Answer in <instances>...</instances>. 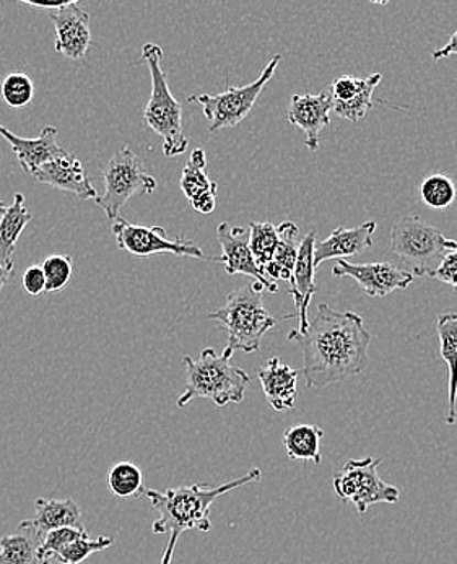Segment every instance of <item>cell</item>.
<instances>
[{
	"label": "cell",
	"instance_id": "3957f363",
	"mask_svg": "<svg viewBox=\"0 0 457 564\" xmlns=\"http://www.w3.org/2000/svg\"><path fill=\"white\" fill-rule=\"evenodd\" d=\"M262 292L261 283H251L231 292L225 306L209 314V319L227 334L228 344L221 355L230 360L237 350L258 351L264 335L278 326V319L262 304Z\"/></svg>",
	"mask_w": 457,
	"mask_h": 564
},
{
	"label": "cell",
	"instance_id": "4fadbf2b",
	"mask_svg": "<svg viewBox=\"0 0 457 564\" xmlns=\"http://www.w3.org/2000/svg\"><path fill=\"white\" fill-rule=\"evenodd\" d=\"M56 29V51L67 59L78 61L88 53L91 44L90 15L77 0L61 3L47 10Z\"/></svg>",
	"mask_w": 457,
	"mask_h": 564
},
{
	"label": "cell",
	"instance_id": "d6986e66",
	"mask_svg": "<svg viewBox=\"0 0 457 564\" xmlns=\"http://www.w3.org/2000/svg\"><path fill=\"white\" fill-rule=\"evenodd\" d=\"M377 221H364L357 228H336L324 241L315 246V267L330 259H347L361 254L373 246Z\"/></svg>",
	"mask_w": 457,
	"mask_h": 564
},
{
	"label": "cell",
	"instance_id": "1f68e13d",
	"mask_svg": "<svg viewBox=\"0 0 457 564\" xmlns=\"http://www.w3.org/2000/svg\"><path fill=\"white\" fill-rule=\"evenodd\" d=\"M0 95L9 108H26L35 98V85L32 78L23 72H12L3 78Z\"/></svg>",
	"mask_w": 457,
	"mask_h": 564
},
{
	"label": "cell",
	"instance_id": "9a60e30c",
	"mask_svg": "<svg viewBox=\"0 0 457 564\" xmlns=\"http://www.w3.org/2000/svg\"><path fill=\"white\" fill-rule=\"evenodd\" d=\"M330 111H333V97L329 90L317 95H293L290 101L286 119L290 124L296 126L306 133V147L312 152L319 149L320 131L330 124Z\"/></svg>",
	"mask_w": 457,
	"mask_h": 564
},
{
	"label": "cell",
	"instance_id": "52a82bcc",
	"mask_svg": "<svg viewBox=\"0 0 457 564\" xmlns=\"http://www.w3.org/2000/svg\"><path fill=\"white\" fill-rule=\"evenodd\" d=\"M105 193L98 196L97 204L104 208L108 220L119 218V212L135 194H153L156 180L145 173L142 160L129 147H122L104 166Z\"/></svg>",
	"mask_w": 457,
	"mask_h": 564
},
{
	"label": "cell",
	"instance_id": "4316f807",
	"mask_svg": "<svg viewBox=\"0 0 457 564\" xmlns=\"http://www.w3.org/2000/svg\"><path fill=\"white\" fill-rule=\"evenodd\" d=\"M108 488L118 498H138L143 495V474L138 464L118 463L108 471Z\"/></svg>",
	"mask_w": 457,
	"mask_h": 564
},
{
	"label": "cell",
	"instance_id": "7c38bea8",
	"mask_svg": "<svg viewBox=\"0 0 457 564\" xmlns=\"http://www.w3.org/2000/svg\"><path fill=\"white\" fill-rule=\"evenodd\" d=\"M217 239L221 246V256L215 258V262L224 264L228 275L241 273V275L252 276L268 292H279L278 283L265 279L264 273L255 264L251 248H249V230L247 228L231 227L227 221H221L217 227Z\"/></svg>",
	"mask_w": 457,
	"mask_h": 564
},
{
	"label": "cell",
	"instance_id": "d4e9b609",
	"mask_svg": "<svg viewBox=\"0 0 457 564\" xmlns=\"http://www.w3.org/2000/svg\"><path fill=\"white\" fill-rule=\"evenodd\" d=\"M32 218V212L25 207V196L22 193H17L13 204L7 207L6 214L0 220V265L13 269L12 259L15 254L17 242Z\"/></svg>",
	"mask_w": 457,
	"mask_h": 564
},
{
	"label": "cell",
	"instance_id": "ba28073f",
	"mask_svg": "<svg viewBox=\"0 0 457 564\" xmlns=\"http://www.w3.org/2000/svg\"><path fill=\"white\" fill-rule=\"evenodd\" d=\"M383 459L364 457V459H350L334 475V491L344 502H350L358 514H364L368 508L380 502L395 505L401 498V490L389 485L378 474Z\"/></svg>",
	"mask_w": 457,
	"mask_h": 564
},
{
	"label": "cell",
	"instance_id": "6da1fadb",
	"mask_svg": "<svg viewBox=\"0 0 457 564\" xmlns=\"http://www.w3.org/2000/svg\"><path fill=\"white\" fill-rule=\"evenodd\" d=\"M289 340L302 348V375L308 389L319 391L367 369L371 334L363 317L352 311H337L320 303L305 333L292 330Z\"/></svg>",
	"mask_w": 457,
	"mask_h": 564
},
{
	"label": "cell",
	"instance_id": "74e56055",
	"mask_svg": "<svg viewBox=\"0 0 457 564\" xmlns=\"http://www.w3.org/2000/svg\"><path fill=\"white\" fill-rule=\"evenodd\" d=\"M13 269H9V267L0 265V290L7 285L9 282L10 275H12Z\"/></svg>",
	"mask_w": 457,
	"mask_h": 564
},
{
	"label": "cell",
	"instance_id": "ffe728a7",
	"mask_svg": "<svg viewBox=\"0 0 457 564\" xmlns=\"http://www.w3.org/2000/svg\"><path fill=\"white\" fill-rule=\"evenodd\" d=\"M298 376L300 371L282 364L279 358H271L264 368L259 369L262 391L275 412H286L295 406Z\"/></svg>",
	"mask_w": 457,
	"mask_h": 564
},
{
	"label": "cell",
	"instance_id": "ac0fdd59",
	"mask_svg": "<svg viewBox=\"0 0 457 564\" xmlns=\"http://www.w3.org/2000/svg\"><path fill=\"white\" fill-rule=\"evenodd\" d=\"M207 156L203 149L191 153L189 162L183 167L181 174V191L189 202L193 210L209 215L217 205V183L207 174Z\"/></svg>",
	"mask_w": 457,
	"mask_h": 564
},
{
	"label": "cell",
	"instance_id": "f35d334b",
	"mask_svg": "<svg viewBox=\"0 0 457 564\" xmlns=\"http://www.w3.org/2000/svg\"><path fill=\"white\" fill-rule=\"evenodd\" d=\"M7 207H9V205H7L6 202L0 200V220H2L3 214H6Z\"/></svg>",
	"mask_w": 457,
	"mask_h": 564
},
{
	"label": "cell",
	"instance_id": "83f0119b",
	"mask_svg": "<svg viewBox=\"0 0 457 564\" xmlns=\"http://www.w3.org/2000/svg\"><path fill=\"white\" fill-rule=\"evenodd\" d=\"M278 245V227H274L271 221H251V225H249V248H251L252 258H254L255 264L262 273H264L269 262L272 261Z\"/></svg>",
	"mask_w": 457,
	"mask_h": 564
},
{
	"label": "cell",
	"instance_id": "44dd1931",
	"mask_svg": "<svg viewBox=\"0 0 457 564\" xmlns=\"http://www.w3.org/2000/svg\"><path fill=\"white\" fill-rule=\"evenodd\" d=\"M35 511V519L30 521L41 536L57 529H84L81 509L74 499L37 498Z\"/></svg>",
	"mask_w": 457,
	"mask_h": 564
},
{
	"label": "cell",
	"instance_id": "30bf717a",
	"mask_svg": "<svg viewBox=\"0 0 457 564\" xmlns=\"http://www.w3.org/2000/svg\"><path fill=\"white\" fill-rule=\"evenodd\" d=\"M111 231L118 248L138 258H149V256L166 252L179 258L209 259L196 242L184 236L168 238L165 228L162 227H143V225L131 224L124 218H118L112 221Z\"/></svg>",
	"mask_w": 457,
	"mask_h": 564
},
{
	"label": "cell",
	"instance_id": "f546056e",
	"mask_svg": "<svg viewBox=\"0 0 457 564\" xmlns=\"http://www.w3.org/2000/svg\"><path fill=\"white\" fill-rule=\"evenodd\" d=\"M457 189L455 181L445 174H432L422 181L421 199L435 210H445L456 200Z\"/></svg>",
	"mask_w": 457,
	"mask_h": 564
},
{
	"label": "cell",
	"instance_id": "ab89813d",
	"mask_svg": "<svg viewBox=\"0 0 457 564\" xmlns=\"http://www.w3.org/2000/svg\"><path fill=\"white\" fill-rule=\"evenodd\" d=\"M40 564H56V563L47 562V560H46V562H41Z\"/></svg>",
	"mask_w": 457,
	"mask_h": 564
},
{
	"label": "cell",
	"instance_id": "d6a6232c",
	"mask_svg": "<svg viewBox=\"0 0 457 564\" xmlns=\"http://www.w3.org/2000/svg\"><path fill=\"white\" fill-rule=\"evenodd\" d=\"M41 269H43L44 279H46L47 293L63 292L69 285L72 272H74L70 256L64 254H53L44 259Z\"/></svg>",
	"mask_w": 457,
	"mask_h": 564
},
{
	"label": "cell",
	"instance_id": "e575fe53",
	"mask_svg": "<svg viewBox=\"0 0 457 564\" xmlns=\"http://www.w3.org/2000/svg\"><path fill=\"white\" fill-rule=\"evenodd\" d=\"M23 290L30 296H40L41 293L46 292V279H44L43 269L41 265H32L23 272L22 276Z\"/></svg>",
	"mask_w": 457,
	"mask_h": 564
},
{
	"label": "cell",
	"instance_id": "8fae6325",
	"mask_svg": "<svg viewBox=\"0 0 457 564\" xmlns=\"http://www.w3.org/2000/svg\"><path fill=\"white\" fill-rule=\"evenodd\" d=\"M336 279L350 276L370 299H384L395 290H405L415 276L409 270L399 269L391 262H370V264H352L339 259L333 267Z\"/></svg>",
	"mask_w": 457,
	"mask_h": 564
},
{
	"label": "cell",
	"instance_id": "7a4b0ae2",
	"mask_svg": "<svg viewBox=\"0 0 457 564\" xmlns=\"http://www.w3.org/2000/svg\"><path fill=\"white\" fill-rule=\"evenodd\" d=\"M261 478V468L254 467L243 477L218 485V487L196 484L170 488L166 491L146 490L145 488L143 495L159 512V519L153 522L152 531L156 535L168 536L162 564H172L177 540L184 532L193 531V529L203 533L211 531L210 508L218 498L238 490L244 485L258 484Z\"/></svg>",
	"mask_w": 457,
	"mask_h": 564
},
{
	"label": "cell",
	"instance_id": "5bb4252c",
	"mask_svg": "<svg viewBox=\"0 0 457 564\" xmlns=\"http://www.w3.org/2000/svg\"><path fill=\"white\" fill-rule=\"evenodd\" d=\"M315 246L316 230L309 231L300 245L298 259H296L295 269H293L292 280H290L289 293L295 301L296 314L283 317V319L300 321L298 333H305L308 327V307L313 295L317 292L315 275Z\"/></svg>",
	"mask_w": 457,
	"mask_h": 564
},
{
	"label": "cell",
	"instance_id": "4dcf8cb0",
	"mask_svg": "<svg viewBox=\"0 0 457 564\" xmlns=\"http://www.w3.org/2000/svg\"><path fill=\"white\" fill-rule=\"evenodd\" d=\"M115 543L111 536L101 535L98 539H90V535H84L81 539L75 540L69 545L56 553L53 558L47 562L56 564H80L94 553L105 552Z\"/></svg>",
	"mask_w": 457,
	"mask_h": 564
},
{
	"label": "cell",
	"instance_id": "484cf974",
	"mask_svg": "<svg viewBox=\"0 0 457 564\" xmlns=\"http://www.w3.org/2000/svg\"><path fill=\"white\" fill-rule=\"evenodd\" d=\"M324 432L320 426L300 423L290 426L283 433L282 443L285 447L286 457L290 460H305V463L320 464V441Z\"/></svg>",
	"mask_w": 457,
	"mask_h": 564
},
{
	"label": "cell",
	"instance_id": "f1b7e54d",
	"mask_svg": "<svg viewBox=\"0 0 457 564\" xmlns=\"http://www.w3.org/2000/svg\"><path fill=\"white\" fill-rule=\"evenodd\" d=\"M381 78H383L381 74H371L361 78L360 90L357 91L352 100L342 102V105H333V111L347 121H361L373 106V94L378 85L381 84Z\"/></svg>",
	"mask_w": 457,
	"mask_h": 564
},
{
	"label": "cell",
	"instance_id": "277c9868",
	"mask_svg": "<svg viewBox=\"0 0 457 564\" xmlns=\"http://www.w3.org/2000/svg\"><path fill=\"white\" fill-rule=\"evenodd\" d=\"M186 389L177 399L179 409L196 399H209L217 406L241 403L247 398L251 376L244 369L230 364V358L218 355L214 348H206L199 360L184 357Z\"/></svg>",
	"mask_w": 457,
	"mask_h": 564
},
{
	"label": "cell",
	"instance_id": "2e32d148",
	"mask_svg": "<svg viewBox=\"0 0 457 564\" xmlns=\"http://www.w3.org/2000/svg\"><path fill=\"white\" fill-rule=\"evenodd\" d=\"M33 177L41 184H47L54 189L66 191L81 200L97 199L98 197L97 189L91 184L90 177L87 176V171L80 160L70 153L44 163L33 174Z\"/></svg>",
	"mask_w": 457,
	"mask_h": 564
},
{
	"label": "cell",
	"instance_id": "5b68a950",
	"mask_svg": "<svg viewBox=\"0 0 457 564\" xmlns=\"http://www.w3.org/2000/svg\"><path fill=\"white\" fill-rule=\"evenodd\" d=\"M162 59L163 50L159 44H143L142 61L149 66L152 77V95L146 102L143 119L153 132L162 137L165 156L173 159L187 152L189 140L183 128V106L170 90Z\"/></svg>",
	"mask_w": 457,
	"mask_h": 564
},
{
	"label": "cell",
	"instance_id": "836d02e7",
	"mask_svg": "<svg viewBox=\"0 0 457 564\" xmlns=\"http://www.w3.org/2000/svg\"><path fill=\"white\" fill-rule=\"evenodd\" d=\"M87 533L85 528H64L46 533V535L43 536V542H41L40 563L53 558L64 546L69 545V543L75 542V540L81 539V536L87 535Z\"/></svg>",
	"mask_w": 457,
	"mask_h": 564
},
{
	"label": "cell",
	"instance_id": "603a6c76",
	"mask_svg": "<svg viewBox=\"0 0 457 564\" xmlns=\"http://www.w3.org/2000/svg\"><path fill=\"white\" fill-rule=\"evenodd\" d=\"M43 536L25 519L10 535L0 539V564H40V549Z\"/></svg>",
	"mask_w": 457,
	"mask_h": 564
},
{
	"label": "cell",
	"instance_id": "d590c367",
	"mask_svg": "<svg viewBox=\"0 0 457 564\" xmlns=\"http://www.w3.org/2000/svg\"><path fill=\"white\" fill-rule=\"evenodd\" d=\"M435 279L439 282L448 283L457 292V249L449 252L445 259H443L442 265L436 270Z\"/></svg>",
	"mask_w": 457,
	"mask_h": 564
},
{
	"label": "cell",
	"instance_id": "8d00e7d4",
	"mask_svg": "<svg viewBox=\"0 0 457 564\" xmlns=\"http://www.w3.org/2000/svg\"><path fill=\"white\" fill-rule=\"evenodd\" d=\"M449 56H457V30L446 46L439 47V50L433 51L432 53V57L435 61L445 59V57Z\"/></svg>",
	"mask_w": 457,
	"mask_h": 564
},
{
	"label": "cell",
	"instance_id": "cb8c5ba5",
	"mask_svg": "<svg viewBox=\"0 0 457 564\" xmlns=\"http://www.w3.org/2000/svg\"><path fill=\"white\" fill-rule=\"evenodd\" d=\"M279 245L275 248L272 261L264 269V276L271 282L278 283V280H292L293 269H295L296 259H298L300 228L293 221H283L278 227Z\"/></svg>",
	"mask_w": 457,
	"mask_h": 564
},
{
	"label": "cell",
	"instance_id": "9c48e42d",
	"mask_svg": "<svg viewBox=\"0 0 457 564\" xmlns=\"http://www.w3.org/2000/svg\"><path fill=\"white\" fill-rule=\"evenodd\" d=\"M281 61V54L274 56V59L265 66L262 74L252 84L244 85V87H230L218 95H194V97L187 98V101L197 102L203 108L207 121L210 122V132L235 128L248 118L265 85L274 77Z\"/></svg>",
	"mask_w": 457,
	"mask_h": 564
},
{
	"label": "cell",
	"instance_id": "8992f818",
	"mask_svg": "<svg viewBox=\"0 0 457 564\" xmlns=\"http://www.w3.org/2000/svg\"><path fill=\"white\" fill-rule=\"evenodd\" d=\"M455 249V239L446 238L421 217L401 218L391 230V251L411 267L414 276H435L443 259Z\"/></svg>",
	"mask_w": 457,
	"mask_h": 564
},
{
	"label": "cell",
	"instance_id": "e0dca14e",
	"mask_svg": "<svg viewBox=\"0 0 457 564\" xmlns=\"http://www.w3.org/2000/svg\"><path fill=\"white\" fill-rule=\"evenodd\" d=\"M0 135L10 143L20 166L25 173L35 174L44 163L51 160L59 159L66 155V150L57 143V129L54 126H47L35 139H25L9 129L0 126Z\"/></svg>",
	"mask_w": 457,
	"mask_h": 564
},
{
	"label": "cell",
	"instance_id": "7402d4cb",
	"mask_svg": "<svg viewBox=\"0 0 457 564\" xmlns=\"http://www.w3.org/2000/svg\"><path fill=\"white\" fill-rule=\"evenodd\" d=\"M436 333L439 337V354L446 361L449 369L448 379V416L446 423L456 425L457 423V313L439 314L436 319Z\"/></svg>",
	"mask_w": 457,
	"mask_h": 564
}]
</instances>
